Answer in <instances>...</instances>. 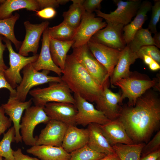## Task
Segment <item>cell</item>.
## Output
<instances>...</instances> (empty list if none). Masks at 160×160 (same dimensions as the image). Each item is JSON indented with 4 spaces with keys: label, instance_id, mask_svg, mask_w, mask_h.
Wrapping results in <instances>:
<instances>
[{
    "label": "cell",
    "instance_id": "cell-1",
    "mask_svg": "<svg viewBox=\"0 0 160 160\" xmlns=\"http://www.w3.org/2000/svg\"><path fill=\"white\" fill-rule=\"evenodd\" d=\"M134 143H147L160 125V100L148 90L137 98L135 105H125L118 118Z\"/></svg>",
    "mask_w": 160,
    "mask_h": 160
},
{
    "label": "cell",
    "instance_id": "cell-2",
    "mask_svg": "<svg viewBox=\"0 0 160 160\" xmlns=\"http://www.w3.org/2000/svg\"><path fill=\"white\" fill-rule=\"evenodd\" d=\"M61 77L74 94L89 102H95L103 88L95 81L72 54L67 55Z\"/></svg>",
    "mask_w": 160,
    "mask_h": 160
},
{
    "label": "cell",
    "instance_id": "cell-3",
    "mask_svg": "<svg viewBox=\"0 0 160 160\" xmlns=\"http://www.w3.org/2000/svg\"><path fill=\"white\" fill-rule=\"evenodd\" d=\"M71 91L63 81L50 83L48 86L31 90L29 93L32 97L35 105L44 106L51 102L68 103L75 105V98Z\"/></svg>",
    "mask_w": 160,
    "mask_h": 160
},
{
    "label": "cell",
    "instance_id": "cell-4",
    "mask_svg": "<svg viewBox=\"0 0 160 160\" xmlns=\"http://www.w3.org/2000/svg\"><path fill=\"white\" fill-rule=\"evenodd\" d=\"M49 72L50 71L45 70L41 72L37 71L31 63L26 65L23 69L22 81L16 87V98L21 101H25L33 87L48 83L62 81L61 77L49 76Z\"/></svg>",
    "mask_w": 160,
    "mask_h": 160
},
{
    "label": "cell",
    "instance_id": "cell-5",
    "mask_svg": "<svg viewBox=\"0 0 160 160\" xmlns=\"http://www.w3.org/2000/svg\"><path fill=\"white\" fill-rule=\"evenodd\" d=\"M72 54L98 85L103 87H109L110 77L107 71L93 56L87 44L73 49Z\"/></svg>",
    "mask_w": 160,
    "mask_h": 160
},
{
    "label": "cell",
    "instance_id": "cell-6",
    "mask_svg": "<svg viewBox=\"0 0 160 160\" xmlns=\"http://www.w3.org/2000/svg\"><path fill=\"white\" fill-rule=\"evenodd\" d=\"M44 106L35 105L25 110L20 124L21 135L25 145L33 146L35 145L36 137L33 136L34 129L38 124L47 123L50 119L44 110Z\"/></svg>",
    "mask_w": 160,
    "mask_h": 160
},
{
    "label": "cell",
    "instance_id": "cell-7",
    "mask_svg": "<svg viewBox=\"0 0 160 160\" xmlns=\"http://www.w3.org/2000/svg\"><path fill=\"white\" fill-rule=\"evenodd\" d=\"M156 80H149L132 76L121 79L116 82L114 85L121 89V101L125 98L129 99L127 106H134L139 97L152 87L156 86Z\"/></svg>",
    "mask_w": 160,
    "mask_h": 160
},
{
    "label": "cell",
    "instance_id": "cell-8",
    "mask_svg": "<svg viewBox=\"0 0 160 160\" xmlns=\"http://www.w3.org/2000/svg\"><path fill=\"white\" fill-rule=\"evenodd\" d=\"M3 41L8 50L9 57V67L4 72V76L10 85L15 89L22 80L20 71L27 65L35 62L39 55L36 54L28 57L23 56L14 51L10 40L3 36Z\"/></svg>",
    "mask_w": 160,
    "mask_h": 160
},
{
    "label": "cell",
    "instance_id": "cell-9",
    "mask_svg": "<svg viewBox=\"0 0 160 160\" xmlns=\"http://www.w3.org/2000/svg\"><path fill=\"white\" fill-rule=\"evenodd\" d=\"M113 1L117 6L116 10L109 14L104 13L100 10H97L95 12L96 16L104 19L106 23L121 24L124 26L129 24L132 17L135 16L141 3L140 0H114Z\"/></svg>",
    "mask_w": 160,
    "mask_h": 160
},
{
    "label": "cell",
    "instance_id": "cell-10",
    "mask_svg": "<svg viewBox=\"0 0 160 160\" xmlns=\"http://www.w3.org/2000/svg\"><path fill=\"white\" fill-rule=\"evenodd\" d=\"M102 18L96 17L93 13L86 12L83 15L80 23L76 30L73 38L74 43L73 49L87 43L92 36L100 30L105 27L107 23Z\"/></svg>",
    "mask_w": 160,
    "mask_h": 160
},
{
    "label": "cell",
    "instance_id": "cell-11",
    "mask_svg": "<svg viewBox=\"0 0 160 160\" xmlns=\"http://www.w3.org/2000/svg\"><path fill=\"white\" fill-rule=\"evenodd\" d=\"M74 97L77 110L75 118L76 125L84 127L92 123L103 125L111 121L88 101L75 94Z\"/></svg>",
    "mask_w": 160,
    "mask_h": 160
},
{
    "label": "cell",
    "instance_id": "cell-12",
    "mask_svg": "<svg viewBox=\"0 0 160 160\" xmlns=\"http://www.w3.org/2000/svg\"><path fill=\"white\" fill-rule=\"evenodd\" d=\"M106 23V26L97 32L91 39L108 47L122 51L126 46L122 34L124 25Z\"/></svg>",
    "mask_w": 160,
    "mask_h": 160
},
{
    "label": "cell",
    "instance_id": "cell-13",
    "mask_svg": "<svg viewBox=\"0 0 160 160\" xmlns=\"http://www.w3.org/2000/svg\"><path fill=\"white\" fill-rule=\"evenodd\" d=\"M104 87L97 99L95 102L96 109L102 112L111 121L118 119L122 107L119 105L121 103V94L114 93Z\"/></svg>",
    "mask_w": 160,
    "mask_h": 160
},
{
    "label": "cell",
    "instance_id": "cell-14",
    "mask_svg": "<svg viewBox=\"0 0 160 160\" xmlns=\"http://www.w3.org/2000/svg\"><path fill=\"white\" fill-rule=\"evenodd\" d=\"M49 24L47 21L38 24H32L28 21H25L24 25L26 34L18 53L25 57L28 56L30 52L34 55L37 54L41 36Z\"/></svg>",
    "mask_w": 160,
    "mask_h": 160
},
{
    "label": "cell",
    "instance_id": "cell-15",
    "mask_svg": "<svg viewBox=\"0 0 160 160\" xmlns=\"http://www.w3.org/2000/svg\"><path fill=\"white\" fill-rule=\"evenodd\" d=\"M68 126L60 121L50 119L39 136L36 137L35 145L61 146Z\"/></svg>",
    "mask_w": 160,
    "mask_h": 160
},
{
    "label": "cell",
    "instance_id": "cell-16",
    "mask_svg": "<svg viewBox=\"0 0 160 160\" xmlns=\"http://www.w3.org/2000/svg\"><path fill=\"white\" fill-rule=\"evenodd\" d=\"M87 44L93 56L106 69L110 77L118 62L121 51L108 47L91 39Z\"/></svg>",
    "mask_w": 160,
    "mask_h": 160
},
{
    "label": "cell",
    "instance_id": "cell-17",
    "mask_svg": "<svg viewBox=\"0 0 160 160\" xmlns=\"http://www.w3.org/2000/svg\"><path fill=\"white\" fill-rule=\"evenodd\" d=\"M44 110L50 119L60 121L68 126L76 125L75 118L77 110L75 105L65 103H49L44 106Z\"/></svg>",
    "mask_w": 160,
    "mask_h": 160
},
{
    "label": "cell",
    "instance_id": "cell-18",
    "mask_svg": "<svg viewBox=\"0 0 160 160\" xmlns=\"http://www.w3.org/2000/svg\"><path fill=\"white\" fill-rule=\"evenodd\" d=\"M32 103V99L23 102L17 99L15 97L10 96L7 102L1 105L5 113L9 116L13 123L15 131V141L16 143L22 141L20 128L23 113L24 111L31 106Z\"/></svg>",
    "mask_w": 160,
    "mask_h": 160
},
{
    "label": "cell",
    "instance_id": "cell-19",
    "mask_svg": "<svg viewBox=\"0 0 160 160\" xmlns=\"http://www.w3.org/2000/svg\"><path fill=\"white\" fill-rule=\"evenodd\" d=\"M43 34L40 54L37 60L31 63V65L37 71L41 70L51 71L61 77L62 74V71L54 63L51 55L49 48L50 37L49 35L48 27L45 30Z\"/></svg>",
    "mask_w": 160,
    "mask_h": 160
},
{
    "label": "cell",
    "instance_id": "cell-20",
    "mask_svg": "<svg viewBox=\"0 0 160 160\" xmlns=\"http://www.w3.org/2000/svg\"><path fill=\"white\" fill-rule=\"evenodd\" d=\"M99 125L103 135L112 146L118 143L127 145L134 143L118 119L104 124Z\"/></svg>",
    "mask_w": 160,
    "mask_h": 160
},
{
    "label": "cell",
    "instance_id": "cell-21",
    "mask_svg": "<svg viewBox=\"0 0 160 160\" xmlns=\"http://www.w3.org/2000/svg\"><path fill=\"white\" fill-rule=\"evenodd\" d=\"M88 138L87 128L80 129L76 125H70L65 133L61 146L70 153L87 145Z\"/></svg>",
    "mask_w": 160,
    "mask_h": 160
},
{
    "label": "cell",
    "instance_id": "cell-22",
    "mask_svg": "<svg viewBox=\"0 0 160 160\" xmlns=\"http://www.w3.org/2000/svg\"><path fill=\"white\" fill-rule=\"evenodd\" d=\"M137 58H139L137 53L133 52L127 45L121 51L118 62L110 77L111 84L114 86L119 79L129 76L132 73L130 71V66Z\"/></svg>",
    "mask_w": 160,
    "mask_h": 160
},
{
    "label": "cell",
    "instance_id": "cell-23",
    "mask_svg": "<svg viewBox=\"0 0 160 160\" xmlns=\"http://www.w3.org/2000/svg\"><path fill=\"white\" fill-rule=\"evenodd\" d=\"M87 126L89 138L87 145L89 148L98 153L106 155L115 153L103 135L99 124L92 123Z\"/></svg>",
    "mask_w": 160,
    "mask_h": 160
},
{
    "label": "cell",
    "instance_id": "cell-24",
    "mask_svg": "<svg viewBox=\"0 0 160 160\" xmlns=\"http://www.w3.org/2000/svg\"><path fill=\"white\" fill-rule=\"evenodd\" d=\"M151 3L148 1H143L141 4L135 17L129 24L124 26L123 39L127 45L132 39L136 32L142 28L147 19V14L152 7Z\"/></svg>",
    "mask_w": 160,
    "mask_h": 160
},
{
    "label": "cell",
    "instance_id": "cell-25",
    "mask_svg": "<svg viewBox=\"0 0 160 160\" xmlns=\"http://www.w3.org/2000/svg\"><path fill=\"white\" fill-rule=\"evenodd\" d=\"M26 152L41 160H69L71 157L70 153L61 146L34 145L28 149Z\"/></svg>",
    "mask_w": 160,
    "mask_h": 160
},
{
    "label": "cell",
    "instance_id": "cell-26",
    "mask_svg": "<svg viewBox=\"0 0 160 160\" xmlns=\"http://www.w3.org/2000/svg\"><path fill=\"white\" fill-rule=\"evenodd\" d=\"M23 9L35 12L40 10L37 0H5L0 5V20L9 18L14 12Z\"/></svg>",
    "mask_w": 160,
    "mask_h": 160
},
{
    "label": "cell",
    "instance_id": "cell-27",
    "mask_svg": "<svg viewBox=\"0 0 160 160\" xmlns=\"http://www.w3.org/2000/svg\"><path fill=\"white\" fill-rule=\"evenodd\" d=\"M74 41H63L50 39L49 48L52 60L56 65L63 71L67 53Z\"/></svg>",
    "mask_w": 160,
    "mask_h": 160
},
{
    "label": "cell",
    "instance_id": "cell-28",
    "mask_svg": "<svg viewBox=\"0 0 160 160\" xmlns=\"http://www.w3.org/2000/svg\"><path fill=\"white\" fill-rule=\"evenodd\" d=\"M144 143L125 144L118 143L112 146L120 160H140Z\"/></svg>",
    "mask_w": 160,
    "mask_h": 160
},
{
    "label": "cell",
    "instance_id": "cell-29",
    "mask_svg": "<svg viewBox=\"0 0 160 160\" xmlns=\"http://www.w3.org/2000/svg\"><path fill=\"white\" fill-rule=\"evenodd\" d=\"M72 4L68 10L63 14V20L68 25L76 29L80 24L83 15L86 12L83 4L84 0H72Z\"/></svg>",
    "mask_w": 160,
    "mask_h": 160
},
{
    "label": "cell",
    "instance_id": "cell-30",
    "mask_svg": "<svg viewBox=\"0 0 160 160\" xmlns=\"http://www.w3.org/2000/svg\"><path fill=\"white\" fill-rule=\"evenodd\" d=\"M20 16V15L16 12L9 18L0 20V34L13 43L17 50H19L22 42L16 38L14 32V28Z\"/></svg>",
    "mask_w": 160,
    "mask_h": 160
},
{
    "label": "cell",
    "instance_id": "cell-31",
    "mask_svg": "<svg viewBox=\"0 0 160 160\" xmlns=\"http://www.w3.org/2000/svg\"><path fill=\"white\" fill-rule=\"evenodd\" d=\"M127 45L133 52L137 53L143 47L154 45L151 33L148 28H141L134 35Z\"/></svg>",
    "mask_w": 160,
    "mask_h": 160
},
{
    "label": "cell",
    "instance_id": "cell-32",
    "mask_svg": "<svg viewBox=\"0 0 160 160\" xmlns=\"http://www.w3.org/2000/svg\"><path fill=\"white\" fill-rule=\"evenodd\" d=\"M76 30L64 21L58 25L48 27L51 38L63 41L73 40Z\"/></svg>",
    "mask_w": 160,
    "mask_h": 160
},
{
    "label": "cell",
    "instance_id": "cell-33",
    "mask_svg": "<svg viewBox=\"0 0 160 160\" xmlns=\"http://www.w3.org/2000/svg\"><path fill=\"white\" fill-rule=\"evenodd\" d=\"M15 131L14 127L9 128L4 134L0 142V156L4 157V160H14L13 151L11 148L12 142L15 141Z\"/></svg>",
    "mask_w": 160,
    "mask_h": 160
},
{
    "label": "cell",
    "instance_id": "cell-34",
    "mask_svg": "<svg viewBox=\"0 0 160 160\" xmlns=\"http://www.w3.org/2000/svg\"><path fill=\"white\" fill-rule=\"evenodd\" d=\"M70 153L71 157L69 160H98L107 155L93 150L87 145Z\"/></svg>",
    "mask_w": 160,
    "mask_h": 160
},
{
    "label": "cell",
    "instance_id": "cell-35",
    "mask_svg": "<svg viewBox=\"0 0 160 160\" xmlns=\"http://www.w3.org/2000/svg\"><path fill=\"white\" fill-rule=\"evenodd\" d=\"M154 1V4L151 8V16L148 29L151 33L155 34L158 32L156 25L160 18V1L156 0Z\"/></svg>",
    "mask_w": 160,
    "mask_h": 160
},
{
    "label": "cell",
    "instance_id": "cell-36",
    "mask_svg": "<svg viewBox=\"0 0 160 160\" xmlns=\"http://www.w3.org/2000/svg\"><path fill=\"white\" fill-rule=\"evenodd\" d=\"M137 53L139 58L141 59L143 55H146L160 64V51L154 45L143 47Z\"/></svg>",
    "mask_w": 160,
    "mask_h": 160
},
{
    "label": "cell",
    "instance_id": "cell-37",
    "mask_svg": "<svg viewBox=\"0 0 160 160\" xmlns=\"http://www.w3.org/2000/svg\"><path fill=\"white\" fill-rule=\"evenodd\" d=\"M160 149V131H159L153 139L145 144L141 151V157Z\"/></svg>",
    "mask_w": 160,
    "mask_h": 160
},
{
    "label": "cell",
    "instance_id": "cell-38",
    "mask_svg": "<svg viewBox=\"0 0 160 160\" xmlns=\"http://www.w3.org/2000/svg\"><path fill=\"white\" fill-rule=\"evenodd\" d=\"M40 10L47 7L54 9L60 5H64L69 2L68 0H37Z\"/></svg>",
    "mask_w": 160,
    "mask_h": 160
},
{
    "label": "cell",
    "instance_id": "cell-39",
    "mask_svg": "<svg viewBox=\"0 0 160 160\" xmlns=\"http://www.w3.org/2000/svg\"><path fill=\"white\" fill-rule=\"evenodd\" d=\"M5 114L4 109L0 105V136L4 134L12 125V121L9 118L5 116Z\"/></svg>",
    "mask_w": 160,
    "mask_h": 160
},
{
    "label": "cell",
    "instance_id": "cell-40",
    "mask_svg": "<svg viewBox=\"0 0 160 160\" xmlns=\"http://www.w3.org/2000/svg\"><path fill=\"white\" fill-rule=\"evenodd\" d=\"M102 0H84L83 6L86 12L89 13H93L94 11L100 10L101 3Z\"/></svg>",
    "mask_w": 160,
    "mask_h": 160
},
{
    "label": "cell",
    "instance_id": "cell-41",
    "mask_svg": "<svg viewBox=\"0 0 160 160\" xmlns=\"http://www.w3.org/2000/svg\"><path fill=\"white\" fill-rule=\"evenodd\" d=\"M36 15L44 19H49L54 17L57 12L55 9L52 7L44 8L36 12Z\"/></svg>",
    "mask_w": 160,
    "mask_h": 160
},
{
    "label": "cell",
    "instance_id": "cell-42",
    "mask_svg": "<svg viewBox=\"0 0 160 160\" xmlns=\"http://www.w3.org/2000/svg\"><path fill=\"white\" fill-rule=\"evenodd\" d=\"M6 89L9 92L10 96L15 97L16 89L13 88L6 80L4 75V71H0V89Z\"/></svg>",
    "mask_w": 160,
    "mask_h": 160
},
{
    "label": "cell",
    "instance_id": "cell-43",
    "mask_svg": "<svg viewBox=\"0 0 160 160\" xmlns=\"http://www.w3.org/2000/svg\"><path fill=\"white\" fill-rule=\"evenodd\" d=\"M3 37L0 34V71L4 72L8 68L5 64L3 59V53L7 47L2 42Z\"/></svg>",
    "mask_w": 160,
    "mask_h": 160
},
{
    "label": "cell",
    "instance_id": "cell-44",
    "mask_svg": "<svg viewBox=\"0 0 160 160\" xmlns=\"http://www.w3.org/2000/svg\"><path fill=\"white\" fill-rule=\"evenodd\" d=\"M13 155L14 160H39L37 158L31 157L23 154L20 148L16 151H13Z\"/></svg>",
    "mask_w": 160,
    "mask_h": 160
},
{
    "label": "cell",
    "instance_id": "cell-45",
    "mask_svg": "<svg viewBox=\"0 0 160 160\" xmlns=\"http://www.w3.org/2000/svg\"><path fill=\"white\" fill-rule=\"evenodd\" d=\"M160 157V149L141 157L140 160H157Z\"/></svg>",
    "mask_w": 160,
    "mask_h": 160
},
{
    "label": "cell",
    "instance_id": "cell-46",
    "mask_svg": "<svg viewBox=\"0 0 160 160\" xmlns=\"http://www.w3.org/2000/svg\"><path fill=\"white\" fill-rule=\"evenodd\" d=\"M98 160H120L117 155L115 153H114L107 155L104 157Z\"/></svg>",
    "mask_w": 160,
    "mask_h": 160
},
{
    "label": "cell",
    "instance_id": "cell-47",
    "mask_svg": "<svg viewBox=\"0 0 160 160\" xmlns=\"http://www.w3.org/2000/svg\"><path fill=\"white\" fill-rule=\"evenodd\" d=\"M154 45L160 48V33L157 32L154 34L153 37Z\"/></svg>",
    "mask_w": 160,
    "mask_h": 160
},
{
    "label": "cell",
    "instance_id": "cell-48",
    "mask_svg": "<svg viewBox=\"0 0 160 160\" xmlns=\"http://www.w3.org/2000/svg\"><path fill=\"white\" fill-rule=\"evenodd\" d=\"M148 65L150 70L152 71H156L160 68V64L154 60Z\"/></svg>",
    "mask_w": 160,
    "mask_h": 160
},
{
    "label": "cell",
    "instance_id": "cell-49",
    "mask_svg": "<svg viewBox=\"0 0 160 160\" xmlns=\"http://www.w3.org/2000/svg\"><path fill=\"white\" fill-rule=\"evenodd\" d=\"M141 59L143 60L145 64L148 65L154 60L151 57L146 55H143Z\"/></svg>",
    "mask_w": 160,
    "mask_h": 160
},
{
    "label": "cell",
    "instance_id": "cell-50",
    "mask_svg": "<svg viewBox=\"0 0 160 160\" xmlns=\"http://www.w3.org/2000/svg\"><path fill=\"white\" fill-rule=\"evenodd\" d=\"M0 160H3L2 157L0 156Z\"/></svg>",
    "mask_w": 160,
    "mask_h": 160
},
{
    "label": "cell",
    "instance_id": "cell-51",
    "mask_svg": "<svg viewBox=\"0 0 160 160\" xmlns=\"http://www.w3.org/2000/svg\"><path fill=\"white\" fill-rule=\"evenodd\" d=\"M157 160H160V157Z\"/></svg>",
    "mask_w": 160,
    "mask_h": 160
}]
</instances>
